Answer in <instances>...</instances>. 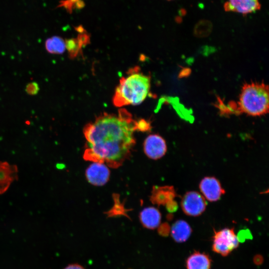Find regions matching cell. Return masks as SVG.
Segmentation results:
<instances>
[{
    "label": "cell",
    "mask_w": 269,
    "mask_h": 269,
    "mask_svg": "<svg viewBox=\"0 0 269 269\" xmlns=\"http://www.w3.org/2000/svg\"></svg>",
    "instance_id": "cell-23"
},
{
    "label": "cell",
    "mask_w": 269,
    "mask_h": 269,
    "mask_svg": "<svg viewBox=\"0 0 269 269\" xmlns=\"http://www.w3.org/2000/svg\"><path fill=\"white\" fill-rule=\"evenodd\" d=\"M251 235V233H250V231L248 230H242L240 231L239 233L238 236H237L238 240L240 239L242 237V239H241L240 241H242L243 239L245 240L246 238H248L250 237Z\"/></svg>",
    "instance_id": "cell-20"
},
{
    "label": "cell",
    "mask_w": 269,
    "mask_h": 269,
    "mask_svg": "<svg viewBox=\"0 0 269 269\" xmlns=\"http://www.w3.org/2000/svg\"><path fill=\"white\" fill-rule=\"evenodd\" d=\"M199 188L204 196L211 202L218 201L225 192L219 181L214 177H206L200 182Z\"/></svg>",
    "instance_id": "cell-8"
},
{
    "label": "cell",
    "mask_w": 269,
    "mask_h": 269,
    "mask_svg": "<svg viewBox=\"0 0 269 269\" xmlns=\"http://www.w3.org/2000/svg\"><path fill=\"white\" fill-rule=\"evenodd\" d=\"M161 216L159 210L153 207L144 208L139 214L141 225L148 229H155L160 223Z\"/></svg>",
    "instance_id": "cell-12"
},
{
    "label": "cell",
    "mask_w": 269,
    "mask_h": 269,
    "mask_svg": "<svg viewBox=\"0 0 269 269\" xmlns=\"http://www.w3.org/2000/svg\"><path fill=\"white\" fill-rule=\"evenodd\" d=\"M269 87L264 82L245 83L239 101L234 102L235 114L244 113L251 116H261L269 112Z\"/></svg>",
    "instance_id": "cell-3"
},
{
    "label": "cell",
    "mask_w": 269,
    "mask_h": 269,
    "mask_svg": "<svg viewBox=\"0 0 269 269\" xmlns=\"http://www.w3.org/2000/svg\"><path fill=\"white\" fill-rule=\"evenodd\" d=\"M46 50L51 54H61L66 49V43L62 38L54 36L48 38L45 43Z\"/></svg>",
    "instance_id": "cell-16"
},
{
    "label": "cell",
    "mask_w": 269,
    "mask_h": 269,
    "mask_svg": "<svg viewBox=\"0 0 269 269\" xmlns=\"http://www.w3.org/2000/svg\"><path fill=\"white\" fill-rule=\"evenodd\" d=\"M166 205L167 209L170 212H175L178 207L177 204L174 200L170 201Z\"/></svg>",
    "instance_id": "cell-19"
},
{
    "label": "cell",
    "mask_w": 269,
    "mask_h": 269,
    "mask_svg": "<svg viewBox=\"0 0 269 269\" xmlns=\"http://www.w3.org/2000/svg\"><path fill=\"white\" fill-rule=\"evenodd\" d=\"M176 196V192L172 186L156 187L153 190L151 199L154 204L164 205L173 200Z\"/></svg>",
    "instance_id": "cell-14"
},
{
    "label": "cell",
    "mask_w": 269,
    "mask_h": 269,
    "mask_svg": "<svg viewBox=\"0 0 269 269\" xmlns=\"http://www.w3.org/2000/svg\"><path fill=\"white\" fill-rule=\"evenodd\" d=\"M143 150L148 157L156 160L165 155L167 145L162 137L158 134H152L145 138L143 142Z\"/></svg>",
    "instance_id": "cell-6"
},
{
    "label": "cell",
    "mask_w": 269,
    "mask_h": 269,
    "mask_svg": "<svg viewBox=\"0 0 269 269\" xmlns=\"http://www.w3.org/2000/svg\"><path fill=\"white\" fill-rule=\"evenodd\" d=\"M79 34L76 38L65 40L67 49L70 58H76L81 52L82 47L90 41L89 35L81 26L77 27Z\"/></svg>",
    "instance_id": "cell-11"
},
{
    "label": "cell",
    "mask_w": 269,
    "mask_h": 269,
    "mask_svg": "<svg viewBox=\"0 0 269 269\" xmlns=\"http://www.w3.org/2000/svg\"><path fill=\"white\" fill-rule=\"evenodd\" d=\"M169 232L170 227L167 223H164L159 226L158 233L160 235L166 237L169 235Z\"/></svg>",
    "instance_id": "cell-18"
},
{
    "label": "cell",
    "mask_w": 269,
    "mask_h": 269,
    "mask_svg": "<svg viewBox=\"0 0 269 269\" xmlns=\"http://www.w3.org/2000/svg\"><path fill=\"white\" fill-rule=\"evenodd\" d=\"M207 202L202 195L196 191L187 192L182 197L181 206L184 213L190 216H198L206 209Z\"/></svg>",
    "instance_id": "cell-5"
},
{
    "label": "cell",
    "mask_w": 269,
    "mask_h": 269,
    "mask_svg": "<svg viewBox=\"0 0 269 269\" xmlns=\"http://www.w3.org/2000/svg\"><path fill=\"white\" fill-rule=\"evenodd\" d=\"M239 241L234 228H224L216 231L213 236L212 250L226 257L237 249Z\"/></svg>",
    "instance_id": "cell-4"
},
{
    "label": "cell",
    "mask_w": 269,
    "mask_h": 269,
    "mask_svg": "<svg viewBox=\"0 0 269 269\" xmlns=\"http://www.w3.org/2000/svg\"><path fill=\"white\" fill-rule=\"evenodd\" d=\"M254 261L257 265H260L263 262V257L260 255H257L254 257Z\"/></svg>",
    "instance_id": "cell-22"
},
{
    "label": "cell",
    "mask_w": 269,
    "mask_h": 269,
    "mask_svg": "<svg viewBox=\"0 0 269 269\" xmlns=\"http://www.w3.org/2000/svg\"><path fill=\"white\" fill-rule=\"evenodd\" d=\"M39 90V86L36 82H32L28 83L26 86L25 91L30 95H34L38 93Z\"/></svg>",
    "instance_id": "cell-17"
},
{
    "label": "cell",
    "mask_w": 269,
    "mask_h": 269,
    "mask_svg": "<svg viewBox=\"0 0 269 269\" xmlns=\"http://www.w3.org/2000/svg\"><path fill=\"white\" fill-rule=\"evenodd\" d=\"M85 175L92 185L103 186L109 181L110 171L106 164L94 162L87 168Z\"/></svg>",
    "instance_id": "cell-7"
},
{
    "label": "cell",
    "mask_w": 269,
    "mask_h": 269,
    "mask_svg": "<svg viewBox=\"0 0 269 269\" xmlns=\"http://www.w3.org/2000/svg\"><path fill=\"white\" fill-rule=\"evenodd\" d=\"M192 233L190 225L185 221H176L171 228V235L173 240L177 243L186 241Z\"/></svg>",
    "instance_id": "cell-15"
},
{
    "label": "cell",
    "mask_w": 269,
    "mask_h": 269,
    "mask_svg": "<svg viewBox=\"0 0 269 269\" xmlns=\"http://www.w3.org/2000/svg\"><path fill=\"white\" fill-rule=\"evenodd\" d=\"M211 260L209 256L199 251H195L187 259V269H210Z\"/></svg>",
    "instance_id": "cell-13"
},
{
    "label": "cell",
    "mask_w": 269,
    "mask_h": 269,
    "mask_svg": "<svg viewBox=\"0 0 269 269\" xmlns=\"http://www.w3.org/2000/svg\"><path fill=\"white\" fill-rule=\"evenodd\" d=\"M261 6L259 0H228L224 7L226 11L246 15L260 10Z\"/></svg>",
    "instance_id": "cell-9"
},
{
    "label": "cell",
    "mask_w": 269,
    "mask_h": 269,
    "mask_svg": "<svg viewBox=\"0 0 269 269\" xmlns=\"http://www.w3.org/2000/svg\"><path fill=\"white\" fill-rule=\"evenodd\" d=\"M64 269H85L82 266L77 264H71L67 266Z\"/></svg>",
    "instance_id": "cell-21"
},
{
    "label": "cell",
    "mask_w": 269,
    "mask_h": 269,
    "mask_svg": "<svg viewBox=\"0 0 269 269\" xmlns=\"http://www.w3.org/2000/svg\"><path fill=\"white\" fill-rule=\"evenodd\" d=\"M17 178V166L6 161H0V195L4 193Z\"/></svg>",
    "instance_id": "cell-10"
},
{
    "label": "cell",
    "mask_w": 269,
    "mask_h": 269,
    "mask_svg": "<svg viewBox=\"0 0 269 269\" xmlns=\"http://www.w3.org/2000/svg\"><path fill=\"white\" fill-rule=\"evenodd\" d=\"M138 120L125 109L118 114L104 113L83 129L86 140L85 160L116 168L130 157L135 143Z\"/></svg>",
    "instance_id": "cell-1"
},
{
    "label": "cell",
    "mask_w": 269,
    "mask_h": 269,
    "mask_svg": "<svg viewBox=\"0 0 269 269\" xmlns=\"http://www.w3.org/2000/svg\"><path fill=\"white\" fill-rule=\"evenodd\" d=\"M150 77L140 72L138 67L131 69L126 77H123L117 87L113 102L116 107L141 104L148 95Z\"/></svg>",
    "instance_id": "cell-2"
}]
</instances>
